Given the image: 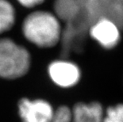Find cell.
<instances>
[{
	"mask_svg": "<svg viewBox=\"0 0 123 122\" xmlns=\"http://www.w3.org/2000/svg\"><path fill=\"white\" fill-rule=\"evenodd\" d=\"M25 37L38 47L51 48L61 41L62 29L58 18L47 11H35L25 17L22 24Z\"/></svg>",
	"mask_w": 123,
	"mask_h": 122,
	"instance_id": "1",
	"label": "cell"
},
{
	"mask_svg": "<svg viewBox=\"0 0 123 122\" xmlns=\"http://www.w3.org/2000/svg\"><path fill=\"white\" fill-rule=\"evenodd\" d=\"M30 67V55L10 39H0V78L14 79L25 75Z\"/></svg>",
	"mask_w": 123,
	"mask_h": 122,
	"instance_id": "2",
	"label": "cell"
},
{
	"mask_svg": "<svg viewBox=\"0 0 123 122\" xmlns=\"http://www.w3.org/2000/svg\"><path fill=\"white\" fill-rule=\"evenodd\" d=\"M84 14L90 26L108 19L123 29V0H84Z\"/></svg>",
	"mask_w": 123,
	"mask_h": 122,
	"instance_id": "3",
	"label": "cell"
},
{
	"mask_svg": "<svg viewBox=\"0 0 123 122\" xmlns=\"http://www.w3.org/2000/svg\"><path fill=\"white\" fill-rule=\"evenodd\" d=\"M18 113L22 122H52L54 111L46 101L24 98L18 102Z\"/></svg>",
	"mask_w": 123,
	"mask_h": 122,
	"instance_id": "4",
	"label": "cell"
},
{
	"mask_svg": "<svg viewBox=\"0 0 123 122\" xmlns=\"http://www.w3.org/2000/svg\"><path fill=\"white\" fill-rule=\"evenodd\" d=\"M48 71L54 83L64 88L75 86L80 81L81 76L79 67L66 60H56L51 63Z\"/></svg>",
	"mask_w": 123,
	"mask_h": 122,
	"instance_id": "5",
	"label": "cell"
},
{
	"mask_svg": "<svg viewBox=\"0 0 123 122\" xmlns=\"http://www.w3.org/2000/svg\"><path fill=\"white\" fill-rule=\"evenodd\" d=\"M120 29L108 19H101L92 25L89 29L90 37L106 49L114 48L119 43Z\"/></svg>",
	"mask_w": 123,
	"mask_h": 122,
	"instance_id": "6",
	"label": "cell"
},
{
	"mask_svg": "<svg viewBox=\"0 0 123 122\" xmlns=\"http://www.w3.org/2000/svg\"><path fill=\"white\" fill-rule=\"evenodd\" d=\"M70 122H103V110L98 102H79L73 107Z\"/></svg>",
	"mask_w": 123,
	"mask_h": 122,
	"instance_id": "7",
	"label": "cell"
},
{
	"mask_svg": "<svg viewBox=\"0 0 123 122\" xmlns=\"http://www.w3.org/2000/svg\"><path fill=\"white\" fill-rule=\"evenodd\" d=\"M15 22L14 7L7 0H0V33L11 29Z\"/></svg>",
	"mask_w": 123,
	"mask_h": 122,
	"instance_id": "8",
	"label": "cell"
},
{
	"mask_svg": "<svg viewBox=\"0 0 123 122\" xmlns=\"http://www.w3.org/2000/svg\"><path fill=\"white\" fill-rule=\"evenodd\" d=\"M103 122H123V105L118 104L107 109Z\"/></svg>",
	"mask_w": 123,
	"mask_h": 122,
	"instance_id": "9",
	"label": "cell"
},
{
	"mask_svg": "<svg viewBox=\"0 0 123 122\" xmlns=\"http://www.w3.org/2000/svg\"><path fill=\"white\" fill-rule=\"evenodd\" d=\"M18 1L23 6L28 7V8H32V7H34L37 6V5L41 4L45 0H18Z\"/></svg>",
	"mask_w": 123,
	"mask_h": 122,
	"instance_id": "10",
	"label": "cell"
}]
</instances>
